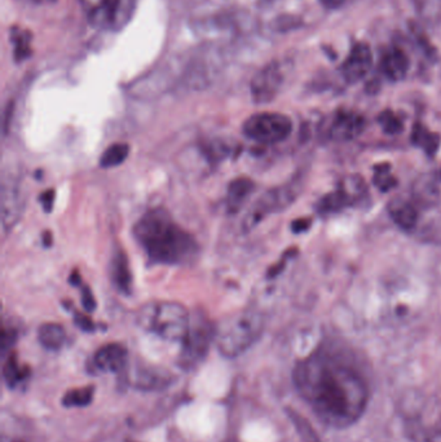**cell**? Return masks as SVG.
Listing matches in <instances>:
<instances>
[{"label": "cell", "instance_id": "cell-4", "mask_svg": "<svg viewBox=\"0 0 441 442\" xmlns=\"http://www.w3.org/2000/svg\"><path fill=\"white\" fill-rule=\"evenodd\" d=\"M137 323L162 339L182 341L189 331L191 315L180 303L156 300L140 308Z\"/></svg>", "mask_w": 441, "mask_h": 442}, {"label": "cell", "instance_id": "cell-16", "mask_svg": "<svg viewBox=\"0 0 441 442\" xmlns=\"http://www.w3.org/2000/svg\"><path fill=\"white\" fill-rule=\"evenodd\" d=\"M388 211H390V215H391V219L394 220V223L396 224L397 227L401 228L403 230L410 232L417 227L419 219L418 210L414 204H410L409 201L396 199L391 204Z\"/></svg>", "mask_w": 441, "mask_h": 442}, {"label": "cell", "instance_id": "cell-39", "mask_svg": "<svg viewBox=\"0 0 441 442\" xmlns=\"http://www.w3.org/2000/svg\"><path fill=\"white\" fill-rule=\"evenodd\" d=\"M43 242H45V246L52 245V236L48 232H45V234H43Z\"/></svg>", "mask_w": 441, "mask_h": 442}, {"label": "cell", "instance_id": "cell-18", "mask_svg": "<svg viewBox=\"0 0 441 442\" xmlns=\"http://www.w3.org/2000/svg\"><path fill=\"white\" fill-rule=\"evenodd\" d=\"M39 343L49 351H58L67 339L65 329L58 323H43L38 330Z\"/></svg>", "mask_w": 441, "mask_h": 442}, {"label": "cell", "instance_id": "cell-17", "mask_svg": "<svg viewBox=\"0 0 441 442\" xmlns=\"http://www.w3.org/2000/svg\"><path fill=\"white\" fill-rule=\"evenodd\" d=\"M407 70H409V58L398 48L388 51L382 58V71L385 73L388 79L394 82L404 79L407 77Z\"/></svg>", "mask_w": 441, "mask_h": 442}, {"label": "cell", "instance_id": "cell-7", "mask_svg": "<svg viewBox=\"0 0 441 442\" xmlns=\"http://www.w3.org/2000/svg\"><path fill=\"white\" fill-rule=\"evenodd\" d=\"M293 131L291 119L281 113H258L249 116L243 127V135L261 145L283 143Z\"/></svg>", "mask_w": 441, "mask_h": 442}, {"label": "cell", "instance_id": "cell-23", "mask_svg": "<svg viewBox=\"0 0 441 442\" xmlns=\"http://www.w3.org/2000/svg\"><path fill=\"white\" fill-rule=\"evenodd\" d=\"M351 206L347 197L342 193V191H335L333 193H329L320 199L317 204V210L320 214H333V212H339L344 207Z\"/></svg>", "mask_w": 441, "mask_h": 442}, {"label": "cell", "instance_id": "cell-35", "mask_svg": "<svg viewBox=\"0 0 441 442\" xmlns=\"http://www.w3.org/2000/svg\"><path fill=\"white\" fill-rule=\"evenodd\" d=\"M312 225V220L311 219H298V220H294L293 224H291V230L294 233H303L308 230L309 228Z\"/></svg>", "mask_w": 441, "mask_h": 442}, {"label": "cell", "instance_id": "cell-32", "mask_svg": "<svg viewBox=\"0 0 441 442\" xmlns=\"http://www.w3.org/2000/svg\"><path fill=\"white\" fill-rule=\"evenodd\" d=\"M55 198H56V193L53 189H48L45 193L40 194L39 197V202L42 204L43 210L45 212H51L53 210V206H55Z\"/></svg>", "mask_w": 441, "mask_h": 442}, {"label": "cell", "instance_id": "cell-30", "mask_svg": "<svg viewBox=\"0 0 441 442\" xmlns=\"http://www.w3.org/2000/svg\"><path fill=\"white\" fill-rule=\"evenodd\" d=\"M202 150H204L206 157L210 162L217 163V162L226 158V156L229 154L230 147L223 141H211V143H206L204 147H202Z\"/></svg>", "mask_w": 441, "mask_h": 442}, {"label": "cell", "instance_id": "cell-14", "mask_svg": "<svg viewBox=\"0 0 441 442\" xmlns=\"http://www.w3.org/2000/svg\"><path fill=\"white\" fill-rule=\"evenodd\" d=\"M255 191V182L249 177H238L232 180L226 191V211L228 214H237Z\"/></svg>", "mask_w": 441, "mask_h": 442}, {"label": "cell", "instance_id": "cell-21", "mask_svg": "<svg viewBox=\"0 0 441 442\" xmlns=\"http://www.w3.org/2000/svg\"><path fill=\"white\" fill-rule=\"evenodd\" d=\"M130 154V145L126 143H115L108 147L100 157V167L113 169L125 162Z\"/></svg>", "mask_w": 441, "mask_h": 442}, {"label": "cell", "instance_id": "cell-31", "mask_svg": "<svg viewBox=\"0 0 441 442\" xmlns=\"http://www.w3.org/2000/svg\"><path fill=\"white\" fill-rule=\"evenodd\" d=\"M82 304L86 312H93L96 309V300L88 286L82 287Z\"/></svg>", "mask_w": 441, "mask_h": 442}, {"label": "cell", "instance_id": "cell-3", "mask_svg": "<svg viewBox=\"0 0 441 442\" xmlns=\"http://www.w3.org/2000/svg\"><path fill=\"white\" fill-rule=\"evenodd\" d=\"M264 328L265 319L261 312L239 310L216 325V348L226 358L238 357L259 341Z\"/></svg>", "mask_w": 441, "mask_h": 442}, {"label": "cell", "instance_id": "cell-26", "mask_svg": "<svg viewBox=\"0 0 441 442\" xmlns=\"http://www.w3.org/2000/svg\"><path fill=\"white\" fill-rule=\"evenodd\" d=\"M93 398V388L84 386L80 389L69 391L68 393L62 398V405L68 408H78V406H87L90 405Z\"/></svg>", "mask_w": 441, "mask_h": 442}, {"label": "cell", "instance_id": "cell-8", "mask_svg": "<svg viewBox=\"0 0 441 442\" xmlns=\"http://www.w3.org/2000/svg\"><path fill=\"white\" fill-rule=\"evenodd\" d=\"M299 193L300 188L298 182H291L261 194L259 199L251 206L249 212L243 217L242 230L250 232L267 216L274 212H281L294 202Z\"/></svg>", "mask_w": 441, "mask_h": 442}, {"label": "cell", "instance_id": "cell-27", "mask_svg": "<svg viewBox=\"0 0 441 442\" xmlns=\"http://www.w3.org/2000/svg\"><path fill=\"white\" fill-rule=\"evenodd\" d=\"M30 34L23 30H13L12 40L14 46V58L17 61H23L30 56Z\"/></svg>", "mask_w": 441, "mask_h": 442}, {"label": "cell", "instance_id": "cell-38", "mask_svg": "<svg viewBox=\"0 0 441 442\" xmlns=\"http://www.w3.org/2000/svg\"><path fill=\"white\" fill-rule=\"evenodd\" d=\"M70 284H74V286H80L82 284V280H80V275L78 274V272L71 273V275H70Z\"/></svg>", "mask_w": 441, "mask_h": 442}, {"label": "cell", "instance_id": "cell-20", "mask_svg": "<svg viewBox=\"0 0 441 442\" xmlns=\"http://www.w3.org/2000/svg\"><path fill=\"white\" fill-rule=\"evenodd\" d=\"M405 432L412 442H441V430L423 426L419 420L407 419Z\"/></svg>", "mask_w": 441, "mask_h": 442}, {"label": "cell", "instance_id": "cell-28", "mask_svg": "<svg viewBox=\"0 0 441 442\" xmlns=\"http://www.w3.org/2000/svg\"><path fill=\"white\" fill-rule=\"evenodd\" d=\"M378 122L382 127V130L388 135H397L404 128L403 121L392 110H385L379 114Z\"/></svg>", "mask_w": 441, "mask_h": 442}, {"label": "cell", "instance_id": "cell-22", "mask_svg": "<svg viewBox=\"0 0 441 442\" xmlns=\"http://www.w3.org/2000/svg\"><path fill=\"white\" fill-rule=\"evenodd\" d=\"M339 191H342V193L347 197L351 206L361 201L362 198L368 193L366 184L363 182L361 176H357V175L346 177L340 184Z\"/></svg>", "mask_w": 441, "mask_h": 442}, {"label": "cell", "instance_id": "cell-19", "mask_svg": "<svg viewBox=\"0 0 441 442\" xmlns=\"http://www.w3.org/2000/svg\"><path fill=\"white\" fill-rule=\"evenodd\" d=\"M412 141L414 145L422 147L427 156H435L440 147L441 138L438 134L431 132L422 123H416L412 131Z\"/></svg>", "mask_w": 441, "mask_h": 442}, {"label": "cell", "instance_id": "cell-2", "mask_svg": "<svg viewBox=\"0 0 441 442\" xmlns=\"http://www.w3.org/2000/svg\"><path fill=\"white\" fill-rule=\"evenodd\" d=\"M134 236L154 264L187 265L194 262L200 254L197 239L162 208L141 216L134 227Z\"/></svg>", "mask_w": 441, "mask_h": 442}, {"label": "cell", "instance_id": "cell-1", "mask_svg": "<svg viewBox=\"0 0 441 442\" xmlns=\"http://www.w3.org/2000/svg\"><path fill=\"white\" fill-rule=\"evenodd\" d=\"M294 384L322 424L346 430L361 418L369 389L351 366L315 353L295 366Z\"/></svg>", "mask_w": 441, "mask_h": 442}, {"label": "cell", "instance_id": "cell-11", "mask_svg": "<svg viewBox=\"0 0 441 442\" xmlns=\"http://www.w3.org/2000/svg\"><path fill=\"white\" fill-rule=\"evenodd\" d=\"M373 64V55L370 47L359 43L352 48L351 53L343 62L340 71L343 78L348 83L360 82L369 73Z\"/></svg>", "mask_w": 441, "mask_h": 442}, {"label": "cell", "instance_id": "cell-37", "mask_svg": "<svg viewBox=\"0 0 441 442\" xmlns=\"http://www.w3.org/2000/svg\"><path fill=\"white\" fill-rule=\"evenodd\" d=\"M346 0H320V3L329 10H335L339 8L340 5L344 3Z\"/></svg>", "mask_w": 441, "mask_h": 442}, {"label": "cell", "instance_id": "cell-29", "mask_svg": "<svg viewBox=\"0 0 441 442\" xmlns=\"http://www.w3.org/2000/svg\"><path fill=\"white\" fill-rule=\"evenodd\" d=\"M289 415H290L291 420L294 421L295 428H296V431L299 433L302 441L321 442L320 441V439L317 437L315 431H313V428L311 427V424L307 420L303 419L300 415H298L294 411H290Z\"/></svg>", "mask_w": 441, "mask_h": 442}, {"label": "cell", "instance_id": "cell-15", "mask_svg": "<svg viewBox=\"0 0 441 442\" xmlns=\"http://www.w3.org/2000/svg\"><path fill=\"white\" fill-rule=\"evenodd\" d=\"M110 275L114 286L122 294L130 295L132 293V274L130 268V261L125 251L119 249L113 255L110 262Z\"/></svg>", "mask_w": 441, "mask_h": 442}, {"label": "cell", "instance_id": "cell-34", "mask_svg": "<svg viewBox=\"0 0 441 442\" xmlns=\"http://www.w3.org/2000/svg\"><path fill=\"white\" fill-rule=\"evenodd\" d=\"M17 338V332L13 329H4L3 334H1V349L5 351L7 348H10L12 344L14 343Z\"/></svg>", "mask_w": 441, "mask_h": 442}, {"label": "cell", "instance_id": "cell-10", "mask_svg": "<svg viewBox=\"0 0 441 442\" xmlns=\"http://www.w3.org/2000/svg\"><path fill=\"white\" fill-rule=\"evenodd\" d=\"M25 194L23 185L14 177L3 179L1 182V225L8 232L17 225L25 211Z\"/></svg>", "mask_w": 441, "mask_h": 442}, {"label": "cell", "instance_id": "cell-13", "mask_svg": "<svg viewBox=\"0 0 441 442\" xmlns=\"http://www.w3.org/2000/svg\"><path fill=\"white\" fill-rule=\"evenodd\" d=\"M127 351L125 347L117 343L106 344L93 356V365L104 373L119 371L125 366Z\"/></svg>", "mask_w": 441, "mask_h": 442}, {"label": "cell", "instance_id": "cell-24", "mask_svg": "<svg viewBox=\"0 0 441 442\" xmlns=\"http://www.w3.org/2000/svg\"><path fill=\"white\" fill-rule=\"evenodd\" d=\"M374 185L381 191V192H388L394 189L397 185V180L395 176L391 173V164L388 163H379L374 167L373 176Z\"/></svg>", "mask_w": 441, "mask_h": 442}, {"label": "cell", "instance_id": "cell-5", "mask_svg": "<svg viewBox=\"0 0 441 442\" xmlns=\"http://www.w3.org/2000/svg\"><path fill=\"white\" fill-rule=\"evenodd\" d=\"M216 326L204 312L195 310L191 315L189 331L182 341L179 363L184 369H193L204 361L210 345L215 341Z\"/></svg>", "mask_w": 441, "mask_h": 442}, {"label": "cell", "instance_id": "cell-12", "mask_svg": "<svg viewBox=\"0 0 441 442\" xmlns=\"http://www.w3.org/2000/svg\"><path fill=\"white\" fill-rule=\"evenodd\" d=\"M363 128L365 119L361 115L351 112H339L330 127V136L337 141H350L360 136Z\"/></svg>", "mask_w": 441, "mask_h": 442}, {"label": "cell", "instance_id": "cell-9", "mask_svg": "<svg viewBox=\"0 0 441 442\" xmlns=\"http://www.w3.org/2000/svg\"><path fill=\"white\" fill-rule=\"evenodd\" d=\"M289 73L287 64L283 61H273L251 80L250 91L252 100L257 103L273 101L281 91Z\"/></svg>", "mask_w": 441, "mask_h": 442}, {"label": "cell", "instance_id": "cell-36", "mask_svg": "<svg viewBox=\"0 0 441 442\" xmlns=\"http://www.w3.org/2000/svg\"><path fill=\"white\" fill-rule=\"evenodd\" d=\"M12 110H13V106L10 105L5 110V114H4V121H3V132H4V136L7 135L8 132V128H10V122L12 119Z\"/></svg>", "mask_w": 441, "mask_h": 442}, {"label": "cell", "instance_id": "cell-25", "mask_svg": "<svg viewBox=\"0 0 441 442\" xmlns=\"http://www.w3.org/2000/svg\"><path fill=\"white\" fill-rule=\"evenodd\" d=\"M3 375H4L7 384L10 386H14L29 375V369L19 365L16 354H10L8 361L5 363L4 369H3Z\"/></svg>", "mask_w": 441, "mask_h": 442}, {"label": "cell", "instance_id": "cell-6", "mask_svg": "<svg viewBox=\"0 0 441 442\" xmlns=\"http://www.w3.org/2000/svg\"><path fill=\"white\" fill-rule=\"evenodd\" d=\"M92 26L119 32L131 21L137 0H82Z\"/></svg>", "mask_w": 441, "mask_h": 442}, {"label": "cell", "instance_id": "cell-33", "mask_svg": "<svg viewBox=\"0 0 441 442\" xmlns=\"http://www.w3.org/2000/svg\"><path fill=\"white\" fill-rule=\"evenodd\" d=\"M74 321H75V325H77L80 330H83V331L91 332V331H93V330H95V323H93V321H92L87 315L75 313Z\"/></svg>", "mask_w": 441, "mask_h": 442}]
</instances>
